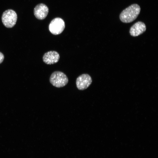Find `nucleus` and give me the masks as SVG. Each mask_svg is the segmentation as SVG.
<instances>
[{"instance_id":"6","label":"nucleus","mask_w":158,"mask_h":158,"mask_svg":"<svg viewBox=\"0 0 158 158\" xmlns=\"http://www.w3.org/2000/svg\"><path fill=\"white\" fill-rule=\"evenodd\" d=\"M60 59L59 53L56 51H51L45 53L43 56V62L49 65L57 63Z\"/></svg>"},{"instance_id":"1","label":"nucleus","mask_w":158,"mask_h":158,"mask_svg":"<svg viewBox=\"0 0 158 158\" xmlns=\"http://www.w3.org/2000/svg\"><path fill=\"white\" fill-rule=\"evenodd\" d=\"M140 11V8L138 4H132L121 12L119 16L120 19L124 23H131L137 18Z\"/></svg>"},{"instance_id":"2","label":"nucleus","mask_w":158,"mask_h":158,"mask_svg":"<svg viewBox=\"0 0 158 158\" xmlns=\"http://www.w3.org/2000/svg\"><path fill=\"white\" fill-rule=\"evenodd\" d=\"M50 83L54 86L60 88L66 86L68 82L66 75L60 71H55L51 75L50 78Z\"/></svg>"},{"instance_id":"3","label":"nucleus","mask_w":158,"mask_h":158,"mask_svg":"<svg viewBox=\"0 0 158 158\" xmlns=\"http://www.w3.org/2000/svg\"><path fill=\"white\" fill-rule=\"evenodd\" d=\"M17 19L16 12L12 9H8L3 13L1 19L3 25L7 28L13 27L16 24Z\"/></svg>"},{"instance_id":"5","label":"nucleus","mask_w":158,"mask_h":158,"mask_svg":"<svg viewBox=\"0 0 158 158\" xmlns=\"http://www.w3.org/2000/svg\"><path fill=\"white\" fill-rule=\"evenodd\" d=\"M92 82V79L89 75L82 74L76 79V84L77 87L79 90H84L90 85Z\"/></svg>"},{"instance_id":"7","label":"nucleus","mask_w":158,"mask_h":158,"mask_svg":"<svg viewBox=\"0 0 158 158\" xmlns=\"http://www.w3.org/2000/svg\"><path fill=\"white\" fill-rule=\"evenodd\" d=\"M49 11L47 6L43 4H40L36 5L34 10V15L39 20L44 19L47 16Z\"/></svg>"},{"instance_id":"9","label":"nucleus","mask_w":158,"mask_h":158,"mask_svg":"<svg viewBox=\"0 0 158 158\" xmlns=\"http://www.w3.org/2000/svg\"><path fill=\"white\" fill-rule=\"evenodd\" d=\"M4 56L3 54L1 52H0V64L1 63L4 59Z\"/></svg>"},{"instance_id":"8","label":"nucleus","mask_w":158,"mask_h":158,"mask_svg":"<svg viewBox=\"0 0 158 158\" xmlns=\"http://www.w3.org/2000/svg\"><path fill=\"white\" fill-rule=\"evenodd\" d=\"M146 30L145 24L141 21H138L134 24L130 28V33L131 35L136 37L144 32Z\"/></svg>"},{"instance_id":"4","label":"nucleus","mask_w":158,"mask_h":158,"mask_svg":"<svg viewBox=\"0 0 158 158\" xmlns=\"http://www.w3.org/2000/svg\"><path fill=\"white\" fill-rule=\"evenodd\" d=\"M65 28V24L63 20L59 18H56L51 20L49 28L50 32L54 35H58L61 33Z\"/></svg>"}]
</instances>
